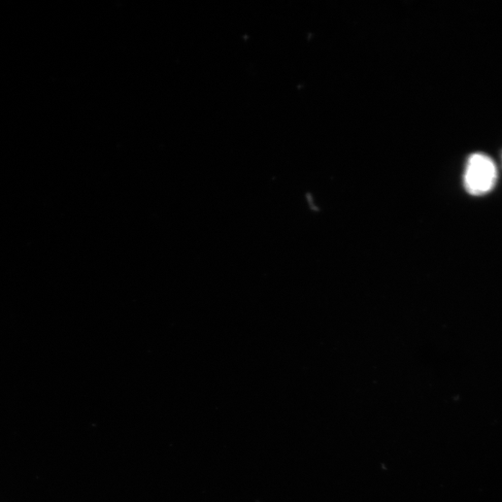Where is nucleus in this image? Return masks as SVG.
Masks as SVG:
<instances>
[{"label": "nucleus", "mask_w": 502, "mask_h": 502, "mask_svg": "<svg viewBox=\"0 0 502 502\" xmlns=\"http://www.w3.org/2000/svg\"><path fill=\"white\" fill-rule=\"evenodd\" d=\"M497 180V166L490 156L483 153H476L468 158L463 185L469 194L484 195L492 191Z\"/></svg>", "instance_id": "1"}]
</instances>
